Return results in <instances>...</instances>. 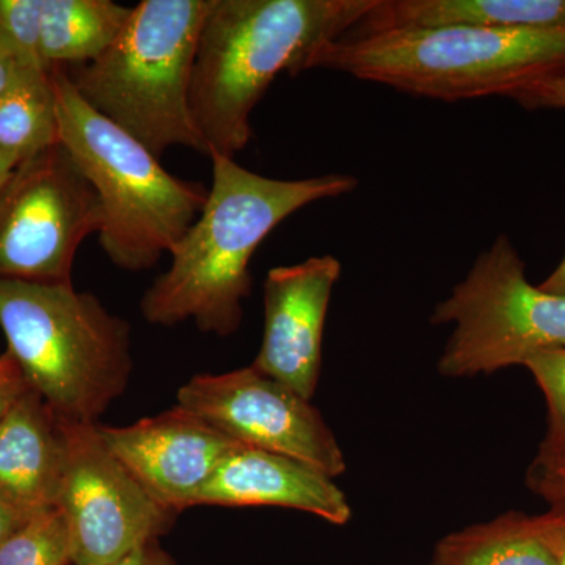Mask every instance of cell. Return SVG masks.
Masks as SVG:
<instances>
[{
  "instance_id": "obj_20",
  "label": "cell",
  "mask_w": 565,
  "mask_h": 565,
  "mask_svg": "<svg viewBox=\"0 0 565 565\" xmlns=\"http://www.w3.org/2000/svg\"><path fill=\"white\" fill-rule=\"evenodd\" d=\"M68 527L57 508L29 519L0 545V565H70Z\"/></svg>"
},
{
  "instance_id": "obj_17",
  "label": "cell",
  "mask_w": 565,
  "mask_h": 565,
  "mask_svg": "<svg viewBox=\"0 0 565 565\" xmlns=\"http://www.w3.org/2000/svg\"><path fill=\"white\" fill-rule=\"evenodd\" d=\"M131 7L111 0H43L41 58L47 71L85 66L106 52Z\"/></svg>"
},
{
  "instance_id": "obj_5",
  "label": "cell",
  "mask_w": 565,
  "mask_h": 565,
  "mask_svg": "<svg viewBox=\"0 0 565 565\" xmlns=\"http://www.w3.org/2000/svg\"><path fill=\"white\" fill-rule=\"evenodd\" d=\"M0 329L25 382L61 418L96 423L131 375V329L71 285L0 280Z\"/></svg>"
},
{
  "instance_id": "obj_21",
  "label": "cell",
  "mask_w": 565,
  "mask_h": 565,
  "mask_svg": "<svg viewBox=\"0 0 565 565\" xmlns=\"http://www.w3.org/2000/svg\"><path fill=\"white\" fill-rule=\"evenodd\" d=\"M41 6L43 0H0V33L22 65L47 71L41 58Z\"/></svg>"
},
{
  "instance_id": "obj_23",
  "label": "cell",
  "mask_w": 565,
  "mask_h": 565,
  "mask_svg": "<svg viewBox=\"0 0 565 565\" xmlns=\"http://www.w3.org/2000/svg\"><path fill=\"white\" fill-rule=\"evenodd\" d=\"M29 390L31 386L25 382L20 364L9 352H3L0 355V419Z\"/></svg>"
},
{
  "instance_id": "obj_13",
  "label": "cell",
  "mask_w": 565,
  "mask_h": 565,
  "mask_svg": "<svg viewBox=\"0 0 565 565\" xmlns=\"http://www.w3.org/2000/svg\"><path fill=\"white\" fill-rule=\"evenodd\" d=\"M278 505L345 525L352 509L332 478L291 457L239 446L199 494L196 505Z\"/></svg>"
},
{
  "instance_id": "obj_18",
  "label": "cell",
  "mask_w": 565,
  "mask_h": 565,
  "mask_svg": "<svg viewBox=\"0 0 565 565\" xmlns=\"http://www.w3.org/2000/svg\"><path fill=\"white\" fill-rule=\"evenodd\" d=\"M58 143L52 73L21 65L0 96V151L21 163Z\"/></svg>"
},
{
  "instance_id": "obj_19",
  "label": "cell",
  "mask_w": 565,
  "mask_h": 565,
  "mask_svg": "<svg viewBox=\"0 0 565 565\" xmlns=\"http://www.w3.org/2000/svg\"><path fill=\"white\" fill-rule=\"evenodd\" d=\"M523 366L544 393L546 433L527 475H544L565 463V348L535 353Z\"/></svg>"
},
{
  "instance_id": "obj_3",
  "label": "cell",
  "mask_w": 565,
  "mask_h": 565,
  "mask_svg": "<svg viewBox=\"0 0 565 565\" xmlns=\"http://www.w3.org/2000/svg\"><path fill=\"white\" fill-rule=\"evenodd\" d=\"M308 70L338 71L438 102L509 98L525 85L565 76V31L455 25L362 32L318 47Z\"/></svg>"
},
{
  "instance_id": "obj_4",
  "label": "cell",
  "mask_w": 565,
  "mask_h": 565,
  "mask_svg": "<svg viewBox=\"0 0 565 565\" xmlns=\"http://www.w3.org/2000/svg\"><path fill=\"white\" fill-rule=\"evenodd\" d=\"M52 84L61 143L102 204L103 250L128 273L151 269L196 221L207 189L167 172L158 156L88 106L68 71L52 70Z\"/></svg>"
},
{
  "instance_id": "obj_24",
  "label": "cell",
  "mask_w": 565,
  "mask_h": 565,
  "mask_svg": "<svg viewBox=\"0 0 565 565\" xmlns=\"http://www.w3.org/2000/svg\"><path fill=\"white\" fill-rule=\"evenodd\" d=\"M542 498L550 504L548 511L541 514L542 522L555 546L557 565H565V489L552 490Z\"/></svg>"
},
{
  "instance_id": "obj_25",
  "label": "cell",
  "mask_w": 565,
  "mask_h": 565,
  "mask_svg": "<svg viewBox=\"0 0 565 565\" xmlns=\"http://www.w3.org/2000/svg\"><path fill=\"white\" fill-rule=\"evenodd\" d=\"M35 514L36 512L21 508V505L13 503V501L0 493V545L17 533Z\"/></svg>"
},
{
  "instance_id": "obj_9",
  "label": "cell",
  "mask_w": 565,
  "mask_h": 565,
  "mask_svg": "<svg viewBox=\"0 0 565 565\" xmlns=\"http://www.w3.org/2000/svg\"><path fill=\"white\" fill-rule=\"evenodd\" d=\"M66 460L55 508L68 527L74 565H111L173 522L104 444L96 423L63 419Z\"/></svg>"
},
{
  "instance_id": "obj_14",
  "label": "cell",
  "mask_w": 565,
  "mask_h": 565,
  "mask_svg": "<svg viewBox=\"0 0 565 565\" xmlns=\"http://www.w3.org/2000/svg\"><path fill=\"white\" fill-rule=\"evenodd\" d=\"M65 460L63 418L29 390L0 419V493L31 512L55 508Z\"/></svg>"
},
{
  "instance_id": "obj_7",
  "label": "cell",
  "mask_w": 565,
  "mask_h": 565,
  "mask_svg": "<svg viewBox=\"0 0 565 565\" xmlns=\"http://www.w3.org/2000/svg\"><path fill=\"white\" fill-rule=\"evenodd\" d=\"M430 322L455 323L438 373L451 379L494 374L523 366L535 353L565 348V296L531 285L515 245L500 234L435 307Z\"/></svg>"
},
{
  "instance_id": "obj_6",
  "label": "cell",
  "mask_w": 565,
  "mask_h": 565,
  "mask_svg": "<svg viewBox=\"0 0 565 565\" xmlns=\"http://www.w3.org/2000/svg\"><path fill=\"white\" fill-rule=\"evenodd\" d=\"M212 0H143L114 43L71 76L82 99L161 158L207 147L191 110L196 47Z\"/></svg>"
},
{
  "instance_id": "obj_31",
  "label": "cell",
  "mask_w": 565,
  "mask_h": 565,
  "mask_svg": "<svg viewBox=\"0 0 565 565\" xmlns=\"http://www.w3.org/2000/svg\"><path fill=\"white\" fill-rule=\"evenodd\" d=\"M563 489H564V487H561V489H546V490H542V492L537 493V494H544L546 492H552V490H563Z\"/></svg>"
},
{
  "instance_id": "obj_26",
  "label": "cell",
  "mask_w": 565,
  "mask_h": 565,
  "mask_svg": "<svg viewBox=\"0 0 565 565\" xmlns=\"http://www.w3.org/2000/svg\"><path fill=\"white\" fill-rule=\"evenodd\" d=\"M21 65L20 57L14 52L13 46L0 33V96L9 88Z\"/></svg>"
},
{
  "instance_id": "obj_28",
  "label": "cell",
  "mask_w": 565,
  "mask_h": 565,
  "mask_svg": "<svg viewBox=\"0 0 565 565\" xmlns=\"http://www.w3.org/2000/svg\"><path fill=\"white\" fill-rule=\"evenodd\" d=\"M527 486L535 493H541L546 489H565V463L555 471L544 475H527Z\"/></svg>"
},
{
  "instance_id": "obj_1",
  "label": "cell",
  "mask_w": 565,
  "mask_h": 565,
  "mask_svg": "<svg viewBox=\"0 0 565 565\" xmlns=\"http://www.w3.org/2000/svg\"><path fill=\"white\" fill-rule=\"evenodd\" d=\"M212 184L203 211L170 252V266L141 299L154 326L193 321L204 333L230 337L243 322L256 248L294 212L355 191L351 174L274 180L210 152Z\"/></svg>"
},
{
  "instance_id": "obj_30",
  "label": "cell",
  "mask_w": 565,
  "mask_h": 565,
  "mask_svg": "<svg viewBox=\"0 0 565 565\" xmlns=\"http://www.w3.org/2000/svg\"><path fill=\"white\" fill-rule=\"evenodd\" d=\"M18 166L20 163L11 159L10 156H7L6 152L0 151V192L6 188L7 182H9L11 174H13Z\"/></svg>"
},
{
  "instance_id": "obj_22",
  "label": "cell",
  "mask_w": 565,
  "mask_h": 565,
  "mask_svg": "<svg viewBox=\"0 0 565 565\" xmlns=\"http://www.w3.org/2000/svg\"><path fill=\"white\" fill-rule=\"evenodd\" d=\"M509 98L527 110H565V76L550 77L525 85L512 93Z\"/></svg>"
},
{
  "instance_id": "obj_8",
  "label": "cell",
  "mask_w": 565,
  "mask_h": 565,
  "mask_svg": "<svg viewBox=\"0 0 565 565\" xmlns=\"http://www.w3.org/2000/svg\"><path fill=\"white\" fill-rule=\"evenodd\" d=\"M103 225L95 189L62 143L25 159L0 192V280L71 285Z\"/></svg>"
},
{
  "instance_id": "obj_11",
  "label": "cell",
  "mask_w": 565,
  "mask_h": 565,
  "mask_svg": "<svg viewBox=\"0 0 565 565\" xmlns=\"http://www.w3.org/2000/svg\"><path fill=\"white\" fill-rule=\"evenodd\" d=\"M98 429L129 473L172 514L196 505L222 460L243 446L180 405L131 426Z\"/></svg>"
},
{
  "instance_id": "obj_16",
  "label": "cell",
  "mask_w": 565,
  "mask_h": 565,
  "mask_svg": "<svg viewBox=\"0 0 565 565\" xmlns=\"http://www.w3.org/2000/svg\"><path fill=\"white\" fill-rule=\"evenodd\" d=\"M433 565H557L541 514L511 511L440 539Z\"/></svg>"
},
{
  "instance_id": "obj_12",
  "label": "cell",
  "mask_w": 565,
  "mask_h": 565,
  "mask_svg": "<svg viewBox=\"0 0 565 565\" xmlns=\"http://www.w3.org/2000/svg\"><path fill=\"white\" fill-rule=\"evenodd\" d=\"M340 259L311 256L269 270L264 281L263 343L256 371L311 401L322 363V337Z\"/></svg>"
},
{
  "instance_id": "obj_10",
  "label": "cell",
  "mask_w": 565,
  "mask_h": 565,
  "mask_svg": "<svg viewBox=\"0 0 565 565\" xmlns=\"http://www.w3.org/2000/svg\"><path fill=\"white\" fill-rule=\"evenodd\" d=\"M177 405L247 448L291 457L332 479L345 471L341 446L311 401L253 366L195 375Z\"/></svg>"
},
{
  "instance_id": "obj_15",
  "label": "cell",
  "mask_w": 565,
  "mask_h": 565,
  "mask_svg": "<svg viewBox=\"0 0 565 565\" xmlns=\"http://www.w3.org/2000/svg\"><path fill=\"white\" fill-rule=\"evenodd\" d=\"M565 31V0H377L364 32L455 28Z\"/></svg>"
},
{
  "instance_id": "obj_27",
  "label": "cell",
  "mask_w": 565,
  "mask_h": 565,
  "mask_svg": "<svg viewBox=\"0 0 565 565\" xmlns=\"http://www.w3.org/2000/svg\"><path fill=\"white\" fill-rule=\"evenodd\" d=\"M111 565H173V563L152 541L150 544L139 546L128 556Z\"/></svg>"
},
{
  "instance_id": "obj_2",
  "label": "cell",
  "mask_w": 565,
  "mask_h": 565,
  "mask_svg": "<svg viewBox=\"0 0 565 565\" xmlns=\"http://www.w3.org/2000/svg\"><path fill=\"white\" fill-rule=\"evenodd\" d=\"M377 0H212L191 84L196 129L234 158L252 140V114L275 77L299 74L318 47L360 28Z\"/></svg>"
},
{
  "instance_id": "obj_29",
  "label": "cell",
  "mask_w": 565,
  "mask_h": 565,
  "mask_svg": "<svg viewBox=\"0 0 565 565\" xmlns=\"http://www.w3.org/2000/svg\"><path fill=\"white\" fill-rule=\"evenodd\" d=\"M542 291L565 296V256L559 266L539 285Z\"/></svg>"
}]
</instances>
